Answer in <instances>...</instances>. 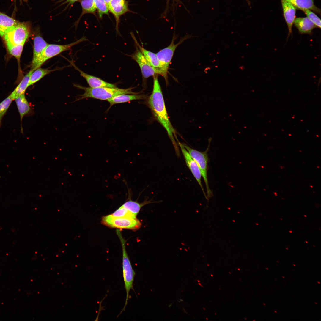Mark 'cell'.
<instances>
[{
	"instance_id": "obj_1",
	"label": "cell",
	"mask_w": 321,
	"mask_h": 321,
	"mask_svg": "<svg viewBox=\"0 0 321 321\" xmlns=\"http://www.w3.org/2000/svg\"><path fill=\"white\" fill-rule=\"evenodd\" d=\"M152 93L148 100V104L155 118L164 128L174 146L177 155L180 156V150L174 137L178 140L176 131L168 116L158 74L153 76Z\"/></svg>"
},
{
	"instance_id": "obj_2",
	"label": "cell",
	"mask_w": 321,
	"mask_h": 321,
	"mask_svg": "<svg viewBox=\"0 0 321 321\" xmlns=\"http://www.w3.org/2000/svg\"><path fill=\"white\" fill-rule=\"evenodd\" d=\"M76 87L84 91L82 94L78 95L76 101L87 98H92L101 100H106L117 95L125 94H138L132 91L133 87L121 89L116 87H101L93 88L85 87L74 84Z\"/></svg>"
},
{
	"instance_id": "obj_3",
	"label": "cell",
	"mask_w": 321,
	"mask_h": 321,
	"mask_svg": "<svg viewBox=\"0 0 321 321\" xmlns=\"http://www.w3.org/2000/svg\"><path fill=\"white\" fill-rule=\"evenodd\" d=\"M117 234L121 241L122 251V270L125 287L126 296L125 305L119 314L125 311L127 304L130 290L133 289V282L135 273L132 268L131 262L126 252L125 248V241L123 239L120 231L117 230Z\"/></svg>"
},
{
	"instance_id": "obj_4",
	"label": "cell",
	"mask_w": 321,
	"mask_h": 321,
	"mask_svg": "<svg viewBox=\"0 0 321 321\" xmlns=\"http://www.w3.org/2000/svg\"><path fill=\"white\" fill-rule=\"evenodd\" d=\"M182 144L197 164L205 183L207 198L208 199L211 197L213 195L212 192L209 187L207 177L208 160L207 152L209 145L206 150L201 152L190 147L185 143Z\"/></svg>"
},
{
	"instance_id": "obj_5",
	"label": "cell",
	"mask_w": 321,
	"mask_h": 321,
	"mask_svg": "<svg viewBox=\"0 0 321 321\" xmlns=\"http://www.w3.org/2000/svg\"><path fill=\"white\" fill-rule=\"evenodd\" d=\"M30 32V26L29 23L19 22L6 32L2 37L5 43L13 45L25 44Z\"/></svg>"
},
{
	"instance_id": "obj_6",
	"label": "cell",
	"mask_w": 321,
	"mask_h": 321,
	"mask_svg": "<svg viewBox=\"0 0 321 321\" xmlns=\"http://www.w3.org/2000/svg\"><path fill=\"white\" fill-rule=\"evenodd\" d=\"M188 38V37H185L181 38L177 43L175 44L174 42L176 38L174 36L171 43L168 46L156 54L160 63L162 73L161 75L164 78L167 84H168V70L175 51L178 46Z\"/></svg>"
},
{
	"instance_id": "obj_7",
	"label": "cell",
	"mask_w": 321,
	"mask_h": 321,
	"mask_svg": "<svg viewBox=\"0 0 321 321\" xmlns=\"http://www.w3.org/2000/svg\"><path fill=\"white\" fill-rule=\"evenodd\" d=\"M101 222L103 225L111 228L133 230L138 229L141 226V222L137 218L115 217L111 214L102 217Z\"/></svg>"
},
{
	"instance_id": "obj_8",
	"label": "cell",
	"mask_w": 321,
	"mask_h": 321,
	"mask_svg": "<svg viewBox=\"0 0 321 321\" xmlns=\"http://www.w3.org/2000/svg\"><path fill=\"white\" fill-rule=\"evenodd\" d=\"M86 40V38L83 37L79 40L71 43L65 45L49 44L45 48L42 56L40 65L41 66L47 60L60 53L70 50L73 46Z\"/></svg>"
},
{
	"instance_id": "obj_9",
	"label": "cell",
	"mask_w": 321,
	"mask_h": 321,
	"mask_svg": "<svg viewBox=\"0 0 321 321\" xmlns=\"http://www.w3.org/2000/svg\"><path fill=\"white\" fill-rule=\"evenodd\" d=\"M130 56L137 63L140 67L143 76V82H144L143 84L144 85L146 79L151 76H153L158 74L154 69L147 62L136 45L135 52Z\"/></svg>"
},
{
	"instance_id": "obj_10",
	"label": "cell",
	"mask_w": 321,
	"mask_h": 321,
	"mask_svg": "<svg viewBox=\"0 0 321 321\" xmlns=\"http://www.w3.org/2000/svg\"><path fill=\"white\" fill-rule=\"evenodd\" d=\"M48 44L40 35L35 36L33 39V56L31 70L34 71L41 66L40 62L43 52Z\"/></svg>"
},
{
	"instance_id": "obj_11",
	"label": "cell",
	"mask_w": 321,
	"mask_h": 321,
	"mask_svg": "<svg viewBox=\"0 0 321 321\" xmlns=\"http://www.w3.org/2000/svg\"><path fill=\"white\" fill-rule=\"evenodd\" d=\"M182 152L184 156L186 164L200 186L205 198L208 199L201 182L202 175L200 170L196 162L191 156L181 143L177 141Z\"/></svg>"
},
{
	"instance_id": "obj_12",
	"label": "cell",
	"mask_w": 321,
	"mask_h": 321,
	"mask_svg": "<svg viewBox=\"0 0 321 321\" xmlns=\"http://www.w3.org/2000/svg\"><path fill=\"white\" fill-rule=\"evenodd\" d=\"M283 14L288 29V37L292 33V27L296 18V8L287 0H280Z\"/></svg>"
},
{
	"instance_id": "obj_13",
	"label": "cell",
	"mask_w": 321,
	"mask_h": 321,
	"mask_svg": "<svg viewBox=\"0 0 321 321\" xmlns=\"http://www.w3.org/2000/svg\"><path fill=\"white\" fill-rule=\"evenodd\" d=\"M71 64L80 73V75L86 81L89 87L95 88L101 87H116V86L113 84L107 82L98 77L90 75L83 71L78 68L72 62Z\"/></svg>"
},
{
	"instance_id": "obj_14",
	"label": "cell",
	"mask_w": 321,
	"mask_h": 321,
	"mask_svg": "<svg viewBox=\"0 0 321 321\" xmlns=\"http://www.w3.org/2000/svg\"><path fill=\"white\" fill-rule=\"evenodd\" d=\"M108 8L115 18L117 30L119 17L129 11L128 3L125 0H111Z\"/></svg>"
},
{
	"instance_id": "obj_15",
	"label": "cell",
	"mask_w": 321,
	"mask_h": 321,
	"mask_svg": "<svg viewBox=\"0 0 321 321\" xmlns=\"http://www.w3.org/2000/svg\"><path fill=\"white\" fill-rule=\"evenodd\" d=\"M136 45L142 53L145 59L155 70L157 74L162 75V70L160 62L156 54L148 51L141 46L138 43L134 36L132 35Z\"/></svg>"
},
{
	"instance_id": "obj_16",
	"label": "cell",
	"mask_w": 321,
	"mask_h": 321,
	"mask_svg": "<svg viewBox=\"0 0 321 321\" xmlns=\"http://www.w3.org/2000/svg\"><path fill=\"white\" fill-rule=\"evenodd\" d=\"M15 100L20 117L21 131L23 133L22 122L23 118L25 116L31 115L32 110L27 100L25 94H23L16 97Z\"/></svg>"
},
{
	"instance_id": "obj_17",
	"label": "cell",
	"mask_w": 321,
	"mask_h": 321,
	"mask_svg": "<svg viewBox=\"0 0 321 321\" xmlns=\"http://www.w3.org/2000/svg\"><path fill=\"white\" fill-rule=\"evenodd\" d=\"M147 95L144 94H125L117 95L108 100L110 107L115 104L128 102L131 101L145 100L147 98Z\"/></svg>"
},
{
	"instance_id": "obj_18",
	"label": "cell",
	"mask_w": 321,
	"mask_h": 321,
	"mask_svg": "<svg viewBox=\"0 0 321 321\" xmlns=\"http://www.w3.org/2000/svg\"><path fill=\"white\" fill-rule=\"evenodd\" d=\"M293 24L301 34H311L313 30L316 27L307 17L295 18Z\"/></svg>"
},
{
	"instance_id": "obj_19",
	"label": "cell",
	"mask_w": 321,
	"mask_h": 321,
	"mask_svg": "<svg viewBox=\"0 0 321 321\" xmlns=\"http://www.w3.org/2000/svg\"><path fill=\"white\" fill-rule=\"evenodd\" d=\"M292 4L296 8L303 11L309 10L319 15L321 14L320 9L314 4V0H287Z\"/></svg>"
},
{
	"instance_id": "obj_20",
	"label": "cell",
	"mask_w": 321,
	"mask_h": 321,
	"mask_svg": "<svg viewBox=\"0 0 321 321\" xmlns=\"http://www.w3.org/2000/svg\"><path fill=\"white\" fill-rule=\"evenodd\" d=\"M33 71V70H30L29 72L24 76L14 90L10 95L13 100L21 94H25L26 89L29 86L30 76Z\"/></svg>"
},
{
	"instance_id": "obj_21",
	"label": "cell",
	"mask_w": 321,
	"mask_h": 321,
	"mask_svg": "<svg viewBox=\"0 0 321 321\" xmlns=\"http://www.w3.org/2000/svg\"><path fill=\"white\" fill-rule=\"evenodd\" d=\"M14 19L0 12V30L3 37L4 33L18 22Z\"/></svg>"
},
{
	"instance_id": "obj_22",
	"label": "cell",
	"mask_w": 321,
	"mask_h": 321,
	"mask_svg": "<svg viewBox=\"0 0 321 321\" xmlns=\"http://www.w3.org/2000/svg\"><path fill=\"white\" fill-rule=\"evenodd\" d=\"M155 202L152 201V200H147L146 199L143 202L139 203L136 201H132L130 198V199L125 202L122 206L137 216L141 209L143 206Z\"/></svg>"
},
{
	"instance_id": "obj_23",
	"label": "cell",
	"mask_w": 321,
	"mask_h": 321,
	"mask_svg": "<svg viewBox=\"0 0 321 321\" xmlns=\"http://www.w3.org/2000/svg\"><path fill=\"white\" fill-rule=\"evenodd\" d=\"M57 69L49 70L40 67L35 70L31 74L29 78V86L39 81L46 75Z\"/></svg>"
},
{
	"instance_id": "obj_24",
	"label": "cell",
	"mask_w": 321,
	"mask_h": 321,
	"mask_svg": "<svg viewBox=\"0 0 321 321\" xmlns=\"http://www.w3.org/2000/svg\"><path fill=\"white\" fill-rule=\"evenodd\" d=\"M5 43L10 54L19 61L24 44L13 45L8 43Z\"/></svg>"
},
{
	"instance_id": "obj_25",
	"label": "cell",
	"mask_w": 321,
	"mask_h": 321,
	"mask_svg": "<svg viewBox=\"0 0 321 321\" xmlns=\"http://www.w3.org/2000/svg\"><path fill=\"white\" fill-rule=\"evenodd\" d=\"M80 2L82 8L81 16L86 13H95L96 8L93 0H81Z\"/></svg>"
},
{
	"instance_id": "obj_26",
	"label": "cell",
	"mask_w": 321,
	"mask_h": 321,
	"mask_svg": "<svg viewBox=\"0 0 321 321\" xmlns=\"http://www.w3.org/2000/svg\"><path fill=\"white\" fill-rule=\"evenodd\" d=\"M111 215L117 217L136 218V215L122 206Z\"/></svg>"
},
{
	"instance_id": "obj_27",
	"label": "cell",
	"mask_w": 321,
	"mask_h": 321,
	"mask_svg": "<svg viewBox=\"0 0 321 321\" xmlns=\"http://www.w3.org/2000/svg\"><path fill=\"white\" fill-rule=\"evenodd\" d=\"M13 100L9 95L0 103V128L3 118Z\"/></svg>"
},
{
	"instance_id": "obj_28",
	"label": "cell",
	"mask_w": 321,
	"mask_h": 321,
	"mask_svg": "<svg viewBox=\"0 0 321 321\" xmlns=\"http://www.w3.org/2000/svg\"><path fill=\"white\" fill-rule=\"evenodd\" d=\"M93 1L100 18H102L104 14H108L109 10L104 0Z\"/></svg>"
},
{
	"instance_id": "obj_29",
	"label": "cell",
	"mask_w": 321,
	"mask_h": 321,
	"mask_svg": "<svg viewBox=\"0 0 321 321\" xmlns=\"http://www.w3.org/2000/svg\"><path fill=\"white\" fill-rule=\"evenodd\" d=\"M303 11L316 27L321 28L320 19L314 12L309 10H305Z\"/></svg>"
},
{
	"instance_id": "obj_30",
	"label": "cell",
	"mask_w": 321,
	"mask_h": 321,
	"mask_svg": "<svg viewBox=\"0 0 321 321\" xmlns=\"http://www.w3.org/2000/svg\"><path fill=\"white\" fill-rule=\"evenodd\" d=\"M78 0H66V3H68L69 4H72Z\"/></svg>"
},
{
	"instance_id": "obj_31",
	"label": "cell",
	"mask_w": 321,
	"mask_h": 321,
	"mask_svg": "<svg viewBox=\"0 0 321 321\" xmlns=\"http://www.w3.org/2000/svg\"><path fill=\"white\" fill-rule=\"evenodd\" d=\"M105 0V2H106V3L108 7V8L109 3H110V1H111V0Z\"/></svg>"
},
{
	"instance_id": "obj_32",
	"label": "cell",
	"mask_w": 321,
	"mask_h": 321,
	"mask_svg": "<svg viewBox=\"0 0 321 321\" xmlns=\"http://www.w3.org/2000/svg\"><path fill=\"white\" fill-rule=\"evenodd\" d=\"M0 36L1 37H2V34H1V31H0Z\"/></svg>"
}]
</instances>
